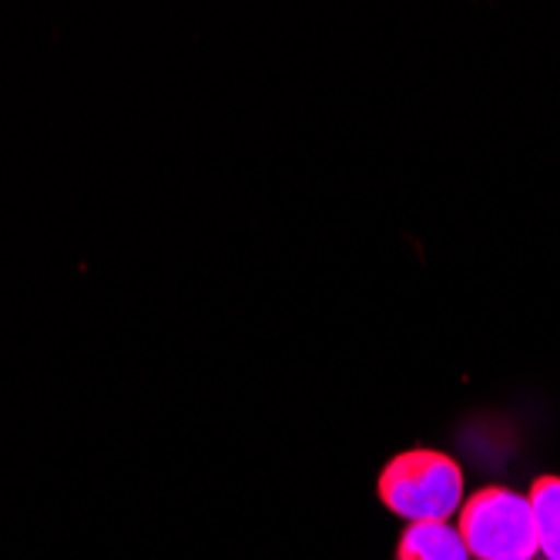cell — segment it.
Segmentation results:
<instances>
[{"label":"cell","mask_w":560,"mask_h":560,"mask_svg":"<svg viewBox=\"0 0 560 560\" xmlns=\"http://www.w3.org/2000/svg\"><path fill=\"white\" fill-rule=\"evenodd\" d=\"M376 493L389 514L406 524L450 521L464 506V470L443 450L413 446L380 470Z\"/></svg>","instance_id":"cell-1"},{"label":"cell","mask_w":560,"mask_h":560,"mask_svg":"<svg viewBox=\"0 0 560 560\" xmlns=\"http://www.w3.org/2000/svg\"><path fill=\"white\" fill-rule=\"evenodd\" d=\"M393 560H470L464 537L450 521L406 524L396 537Z\"/></svg>","instance_id":"cell-3"},{"label":"cell","mask_w":560,"mask_h":560,"mask_svg":"<svg viewBox=\"0 0 560 560\" xmlns=\"http://www.w3.org/2000/svg\"><path fill=\"white\" fill-rule=\"evenodd\" d=\"M527 500L534 511V527L544 560H560V474L537 477Z\"/></svg>","instance_id":"cell-4"},{"label":"cell","mask_w":560,"mask_h":560,"mask_svg":"<svg viewBox=\"0 0 560 560\" xmlns=\"http://www.w3.org/2000/svg\"><path fill=\"white\" fill-rule=\"evenodd\" d=\"M456 530L470 560H537L540 553L530 500L511 487L474 490L456 514Z\"/></svg>","instance_id":"cell-2"}]
</instances>
